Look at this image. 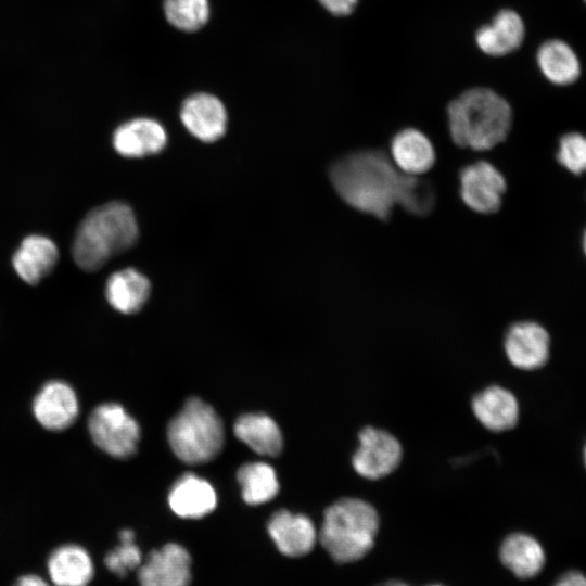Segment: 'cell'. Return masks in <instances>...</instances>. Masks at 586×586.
<instances>
[{"label":"cell","mask_w":586,"mask_h":586,"mask_svg":"<svg viewBox=\"0 0 586 586\" xmlns=\"http://www.w3.org/2000/svg\"><path fill=\"white\" fill-rule=\"evenodd\" d=\"M377 586H409V585H407L406 583L400 582V581H387V582H384V583L379 584ZM428 586H443V585L432 584V585H428Z\"/></svg>","instance_id":"32"},{"label":"cell","mask_w":586,"mask_h":586,"mask_svg":"<svg viewBox=\"0 0 586 586\" xmlns=\"http://www.w3.org/2000/svg\"><path fill=\"white\" fill-rule=\"evenodd\" d=\"M359 446L353 455L354 470L362 477L378 480L391 474L400 463L402 446L391 433L367 426L358 434Z\"/></svg>","instance_id":"7"},{"label":"cell","mask_w":586,"mask_h":586,"mask_svg":"<svg viewBox=\"0 0 586 586\" xmlns=\"http://www.w3.org/2000/svg\"><path fill=\"white\" fill-rule=\"evenodd\" d=\"M118 538L119 545L107 552L104 563L113 574L122 578L140 566L142 555L135 544V534L131 530L120 531Z\"/></svg>","instance_id":"27"},{"label":"cell","mask_w":586,"mask_h":586,"mask_svg":"<svg viewBox=\"0 0 586 586\" xmlns=\"http://www.w3.org/2000/svg\"><path fill=\"white\" fill-rule=\"evenodd\" d=\"M459 180L460 196L469 208L481 214L499 209L506 180L494 165L486 161L469 164L461 169Z\"/></svg>","instance_id":"8"},{"label":"cell","mask_w":586,"mask_h":586,"mask_svg":"<svg viewBox=\"0 0 586 586\" xmlns=\"http://www.w3.org/2000/svg\"><path fill=\"white\" fill-rule=\"evenodd\" d=\"M553 586H586V577L577 571L564 573Z\"/></svg>","instance_id":"30"},{"label":"cell","mask_w":586,"mask_h":586,"mask_svg":"<svg viewBox=\"0 0 586 586\" xmlns=\"http://www.w3.org/2000/svg\"><path fill=\"white\" fill-rule=\"evenodd\" d=\"M586 2V0H584Z\"/></svg>","instance_id":"35"},{"label":"cell","mask_w":586,"mask_h":586,"mask_svg":"<svg viewBox=\"0 0 586 586\" xmlns=\"http://www.w3.org/2000/svg\"><path fill=\"white\" fill-rule=\"evenodd\" d=\"M167 440L181 461L204 463L220 453L225 442L224 425L213 407L193 397L168 423Z\"/></svg>","instance_id":"5"},{"label":"cell","mask_w":586,"mask_h":586,"mask_svg":"<svg viewBox=\"0 0 586 586\" xmlns=\"http://www.w3.org/2000/svg\"><path fill=\"white\" fill-rule=\"evenodd\" d=\"M47 568L55 586H88L94 574L89 552L76 544L55 548L48 558Z\"/></svg>","instance_id":"19"},{"label":"cell","mask_w":586,"mask_h":586,"mask_svg":"<svg viewBox=\"0 0 586 586\" xmlns=\"http://www.w3.org/2000/svg\"><path fill=\"white\" fill-rule=\"evenodd\" d=\"M175 514L184 519H200L217 506V494L211 483L193 473L181 475L168 494Z\"/></svg>","instance_id":"16"},{"label":"cell","mask_w":586,"mask_h":586,"mask_svg":"<svg viewBox=\"0 0 586 586\" xmlns=\"http://www.w3.org/2000/svg\"><path fill=\"white\" fill-rule=\"evenodd\" d=\"M557 158L573 174L586 171V137L577 132L564 135L559 143Z\"/></svg>","instance_id":"28"},{"label":"cell","mask_w":586,"mask_h":586,"mask_svg":"<svg viewBox=\"0 0 586 586\" xmlns=\"http://www.w3.org/2000/svg\"><path fill=\"white\" fill-rule=\"evenodd\" d=\"M150 289L145 276L133 268H126L109 277L105 296L114 309L123 314H133L146 302Z\"/></svg>","instance_id":"21"},{"label":"cell","mask_w":586,"mask_h":586,"mask_svg":"<svg viewBox=\"0 0 586 586\" xmlns=\"http://www.w3.org/2000/svg\"><path fill=\"white\" fill-rule=\"evenodd\" d=\"M537 64L544 76L556 85H570L581 74L575 52L566 42L558 39L548 40L539 47Z\"/></svg>","instance_id":"24"},{"label":"cell","mask_w":586,"mask_h":586,"mask_svg":"<svg viewBox=\"0 0 586 586\" xmlns=\"http://www.w3.org/2000/svg\"><path fill=\"white\" fill-rule=\"evenodd\" d=\"M13 586H50V584L36 574H25L18 577Z\"/></svg>","instance_id":"31"},{"label":"cell","mask_w":586,"mask_h":586,"mask_svg":"<svg viewBox=\"0 0 586 586\" xmlns=\"http://www.w3.org/2000/svg\"><path fill=\"white\" fill-rule=\"evenodd\" d=\"M393 164L404 174L419 176L432 168L435 151L430 139L413 128L397 132L391 142Z\"/></svg>","instance_id":"20"},{"label":"cell","mask_w":586,"mask_h":586,"mask_svg":"<svg viewBox=\"0 0 586 586\" xmlns=\"http://www.w3.org/2000/svg\"><path fill=\"white\" fill-rule=\"evenodd\" d=\"M502 564L521 578L537 575L545 564V552L540 544L524 533L507 536L499 549Z\"/></svg>","instance_id":"23"},{"label":"cell","mask_w":586,"mask_h":586,"mask_svg":"<svg viewBox=\"0 0 586 586\" xmlns=\"http://www.w3.org/2000/svg\"><path fill=\"white\" fill-rule=\"evenodd\" d=\"M164 127L156 120L140 117L122 124L113 135L115 150L126 157L156 154L166 145Z\"/></svg>","instance_id":"15"},{"label":"cell","mask_w":586,"mask_h":586,"mask_svg":"<svg viewBox=\"0 0 586 586\" xmlns=\"http://www.w3.org/2000/svg\"><path fill=\"white\" fill-rule=\"evenodd\" d=\"M59 259L55 243L43 235L26 237L13 255L12 265L18 277L28 284H37L51 272Z\"/></svg>","instance_id":"18"},{"label":"cell","mask_w":586,"mask_h":586,"mask_svg":"<svg viewBox=\"0 0 586 586\" xmlns=\"http://www.w3.org/2000/svg\"><path fill=\"white\" fill-rule=\"evenodd\" d=\"M33 411L43 428L51 431L64 430L72 425L78 416V399L67 383L50 381L36 395Z\"/></svg>","instance_id":"12"},{"label":"cell","mask_w":586,"mask_h":586,"mask_svg":"<svg viewBox=\"0 0 586 586\" xmlns=\"http://www.w3.org/2000/svg\"><path fill=\"white\" fill-rule=\"evenodd\" d=\"M318 3L334 16H347L357 7L358 0H317Z\"/></svg>","instance_id":"29"},{"label":"cell","mask_w":586,"mask_h":586,"mask_svg":"<svg viewBox=\"0 0 586 586\" xmlns=\"http://www.w3.org/2000/svg\"><path fill=\"white\" fill-rule=\"evenodd\" d=\"M524 36L521 16L513 10L502 9L476 30L475 43L486 55L504 56L519 49Z\"/></svg>","instance_id":"14"},{"label":"cell","mask_w":586,"mask_h":586,"mask_svg":"<svg viewBox=\"0 0 586 586\" xmlns=\"http://www.w3.org/2000/svg\"><path fill=\"white\" fill-rule=\"evenodd\" d=\"M191 557L188 550L170 543L149 553L138 568L141 586H189Z\"/></svg>","instance_id":"9"},{"label":"cell","mask_w":586,"mask_h":586,"mask_svg":"<svg viewBox=\"0 0 586 586\" xmlns=\"http://www.w3.org/2000/svg\"><path fill=\"white\" fill-rule=\"evenodd\" d=\"M330 179L349 206L383 220L395 204L424 215L435 202L429 182L402 173L381 151H359L337 160L330 168Z\"/></svg>","instance_id":"1"},{"label":"cell","mask_w":586,"mask_h":586,"mask_svg":"<svg viewBox=\"0 0 586 586\" xmlns=\"http://www.w3.org/2000/svg\"><path fill=\"white\" fill-rule=\"evenodd\" d=\"M163 11L167 22L184 33L200 30L211 16L209 0H164Z\"/></svg>","instance_id":"26"},{"label":"cell","mask_w":586,"mask_h":586,"mask_svg":"<svg viewBox=\"0 0 586 586\" xmlns=\"http://www.w3.org/2000/svg\"><path fill=\"white\" fill-rule=\"evenodd\" d=\"M451 140L460 148L486 151L505 141L512 123L509 103L492 89L463 91L447 107Z\"/></svg>","instance_id":"2"},{"label":"cell","mask_w":586,"mask_h":586,"mask_svg":"<svg viewBox=\"0 0 586 586\" xmlns=\"http://www.w3.org/2000/svg\"><path fill=\"white\" fill-rule=\"evenodd\" d=\"M583 247H584V252L586 254V229H585L584 235H583Z\"/></svg>","instance_id":"33"},{"label":"cell","mask_w":586,"mask_h":586,"mask_svg":"<svg viewBox=\"0 0 586 586\" xmlns=\"http://www.w3.org/2000/svg\"><path fill=\"white\" fill-rule=\"evenodd\" d=\"M136 216L125 203L110 202L93 208L80 222L73 257L85 271L100 269L111 257L129 250L138 239Z\"/></svg>","instance_id":"3"},{"label":"cell","mask_w":586,"mask_h":586,"mask_svg":"<svg viewBox=\"0 0 586 586\" xmlns=\"http://www.w3.org/2000/svg\"><path fill=\"white\" fill-rule=\"evenodd\" d=\"M378 531L379 515L369 502L342 498L326 509L319 540L334 561L348 563L372 549Z\"/></svg>","instance_id":"4"},{"label":"cell","mask_w":586,"mask_h":586,"mask_svg":"<svg viewBox=\"0 0 586 586\" xmlns=\"http://www.w3.org/2000/svg\"><path fill=\"white\" fill-rule=\"evenodd\" d=\"M180 118L190 133L205 142L218 140L226 131V107L211 93L198 92L188 97L182 103Z\"/></svg>","instance_id":"11"},{"label":"cell","mask_w":586,"mask_h":586,"mask_svg":"<svg viewBox=\"0 0 586 586\" xmlns=\"http://www.w3.org/2000/svg\"><path fill=\"white\" fill-rule=\"evenodd\" d=\"M242 498L249 505H262L271 500L279 492L275 469L266 462H249L237 473Z\"/></svg>","instance_id":"25"},{"label":"cell","mask_w":586,"mask_h":586,"mask_svg":"<svg viewBox=\"0 0 586 586\" xmlns=\"http://www.w3.org/2000/svg\"><path fill=\"white\" fill-rule=\"evenodd\" d=\"M509 361L522 370H536L549 358L550 337L544 327L534 321L513 323L504 342Z\"/></svg>","instance_id":"10"},{"label":"cell","mask_w":586,"mask_h":586,"mask_svg":"<svg viewBox=\"0 0 586 586\" xmlns=\"http://www.w3.org/2000/svg\"><path fill=\"white\" fill-rule=\"evenodd\" d=\"M267 530L278 550L292 558L309 553L318 538L315 525L308 517L288 510L273 513Z\"/></svg>","instance_id":"13"},{"label":"cell","mask_w":586,"mask_h":586,"mask_svg":"<svg viewBox=\"0 0 586 586\" xmlns=\"http://www.w3.org/2000/svg\"><path fill=\"white\" fill-rule=\"evenodd\" d=\"M471 406L479 422L493 432L510 430L519 420V403L515 396L498 385L488 386L477 393Z\"/></svg>","instance_id":"17"},{"label":"cell","mask_w":586,"mask_h":586,"mask_svg":"<svg viewBox=\"0 0 586 586\" xmlns=\"http://www.w3.org/2000/svg\"><path fill=\"white\" fill-rule=\"evenodd\" d=\"M235 436L255 453L278 456L282 450V433L278 424L264 413H245L233 425Z\"/></svg>","instance_id":"22"},{"label":"cell","mask_w":586,"mask_h":586,"mask_svg":"<svg viewBox=\"0 0 586 586\" xmlns=\"http://www.w3.org/2000/svg\"><path fill=\"white\" fill-rule=\"evenodd\" d=\"M88 429L94 444L116 458H128L137 450L140 428L137 421L115 403L101 404L93 409Z\"/></svg>","instance_id":"6"},{"label":"cell","mask_w":586,"mask_h":586,"mask_svg":"<svg viewBox=\"0 0 586 586\" xmlns=\"http://www.w3.org/2000/svg\"><path fill=\"white\" fill-rule=\"evenodd\" d=\"M584 463H585V468H586V445L584 447Z\"/></svg>","instance_id":"34"}]
</instances>
